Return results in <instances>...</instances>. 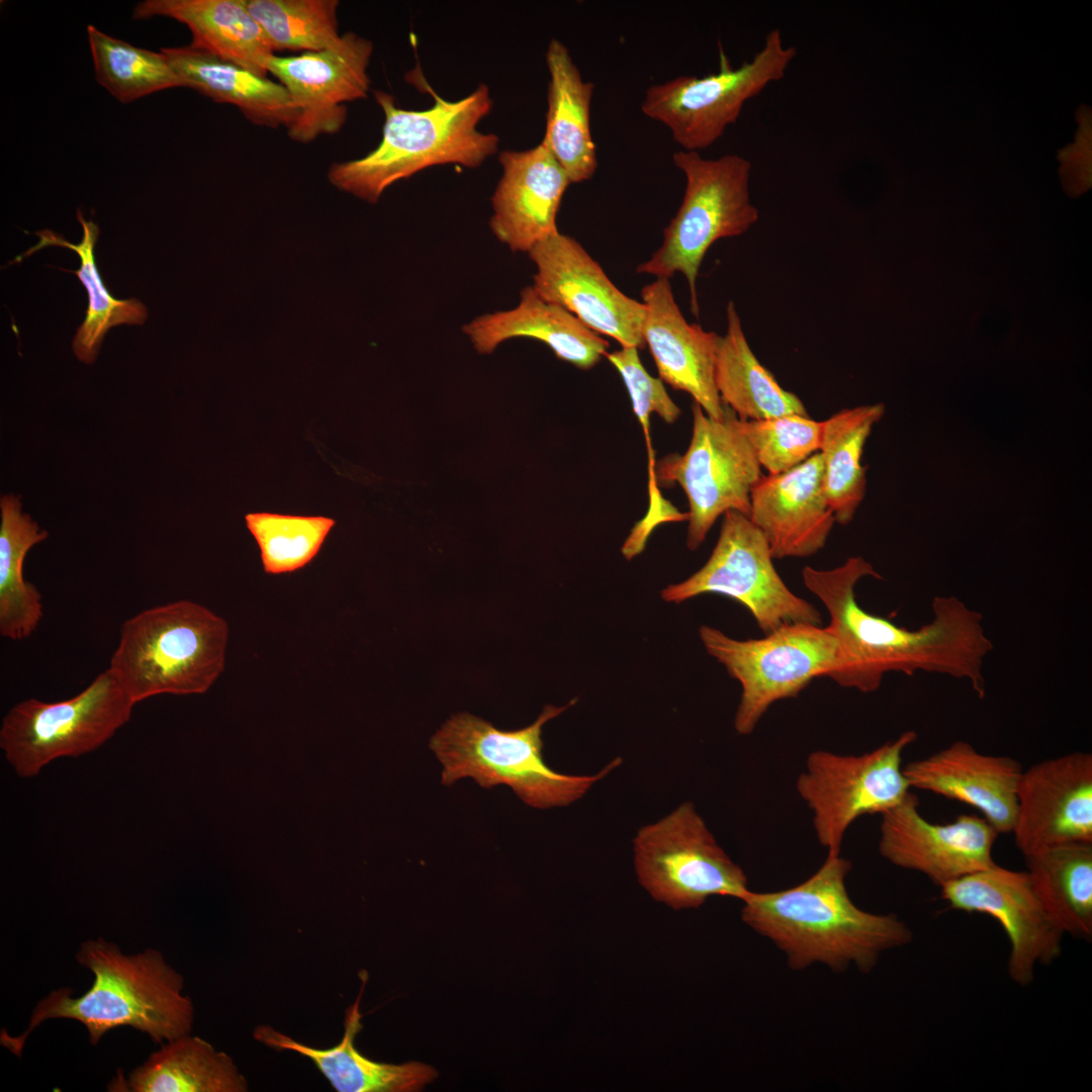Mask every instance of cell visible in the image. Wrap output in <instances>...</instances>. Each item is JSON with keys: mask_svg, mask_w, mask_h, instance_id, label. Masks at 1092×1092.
I'll return each instance as SVG.
<instances>
[{"mask_svg": "<svg viewBox=\"0 0 1092 1092\" xmlns=\"http://www.w3.org/2000/svg\"><path fill=\"white\" fill-rule=\"evenodd\" d=\"M640 884L657 901L679 910L711 896L742 899L747 877L717 843L691 802L682 803L634 838Z\"/></svg>", "mask_w": 1092, "mask_h": 1092, "instance_id": "obj_13", "label": "cell"}, {"mask_svg": "<svg viewBox=\"0 0 1092 1092\" xmlns=\"http://www.w3.org/2000/svg\"><path fill=\"white\" fill-rule=\"evenodd\" d=\"M275 52H316L335 46L338 0H246Z\"/></svg>", "mask_w": 1092, "mask_h": 1092, "instance_id": "obj_36", "label": "cell"}, {"mask_svg": "<svg viewBox=\"0 0 1092 1092\" xmlns=\"http://www.w3.org/2000/svg\"><path fill=\"white\" fill-rule=\"evenodd\" d=\"M1011 832L1024 856L1053 845L1092 842V754L1071 752L1023 770Z\"/></svg>", "mask_w": 1092, "mask_h": 1092, "instance_id": "obj_19", "label": "cell"}, {"mask_svg": "<svg viewBox=\"0 0 1092 1092\" xmlns=\"http://www.w3.org/2000/svg\"><path fill=\"white\" fill-rule=\"evenodd\" d=\"M884 414V404H867L843 408L822 421L818 452L823 463L824 490L839 525L851 522L864 497L863 447Z\"/></svg>", "mask_w": 1092, "mask_h": 1092, "instance_id": "obj_33", "label": "cell"}, {"mask_svg": "<svg viewBox=\"0 0 1092 1092\" xmlns=\"http://www.w3.org/2000/svg\"><path fill=\"white\" fill-rule=\"evenodd\" d=\"M502 178L491 197L489 220L496 239L527 252L557 233L556 216L569 178L541 141L524 151H503Z\"/></svg>", "mask_w": 1092, "mask_h": 1092, "instance_id": "obj_22", "label": "cell"}, {"mask_svg": "<svg viewBox=\"0 0 1092 1092\" xmlns=\"http://www.w3.org/2000/svg\"><path fill=\"white\" fill-rule=\"evenodd\" d=\"M1027 873L1064 934L1092 938V842L1053 845L1024 856Z\"/></svg>", "mask_w": 1092, "mask_h": 1092, "instance_id": "obj_31", "label": "cell"}, {"mask_svg": "<svg viewBox=\"0 0 1092 1092\" xmlns=\"http://www.w3.org/2000/svg\"><path fill=\"white\" fill-rule=\"evenodd\" d=\"M134 705L107 668L70 699L14 705L2 719L0 748L19 778L31 779L57 759L101 747L129 721Z\"/></svg>", "mask_w": 1092, "mask_h": 1092, "instance_id": "obj_9", "label": "cell"}, {"mask_svg": "<svg viewBox=\"0 0 1092 1092\" xmlns=\"http://www.w3.org/2000/svg\"><path fill=\"white\" fill-rule=\"evenodd\" d=\"M749 519L774 559L809 557L821 550L835 523L819 452L780 474L761 475L750 494Z\"/></svg>", "mask_w": 1092, "mask_h": 1092, "instance_id": "obj_20", "label": "cell"}, {"mask_svg": "<svg viewBox=\"0 0 1092 1092\" xmlns=\"http://www.w3.org/2000/svg\"><path fill=\"white\" fill-rule=\"evenodd\" d=\"M0 512V634L20 641L36 630L43 615L40 593L23 577V561L49 533L22 512L13 493L1 496Z\"/></svg>", "mask_w": 1092, "mask_h": 1092, "instance_id": "obj_32", "label": "cell"}, {"mask_svg": "<svg viewBox=\"0 0 1092 1092\" xmlns=\"http://www.w3.org/2000/svg\"><path fill=\"white\" fill-rule=\"evenodd\" d=\"M76 960L94 975L91 988L76 998L68 988L52 991L37 1002L23 1033L12 1037L2 1030L1 1044L17 1057L33 1029L52 1018L81 1022L92 1044L119 1026L146 1032L159 1043L189 1034L193 1005L182 994L184 979L159 950L148 948L126 956L116 944L99 937L84 941Z\"/></svg>", "mask_w": 1092, "mask_h": 1092, "instance_id": "obj_3", "label": "cell"}, {"mask_svg": "<svg viewBox=\"0 0 1092 1092\" xmlns=\"http://www.w3.org/2000/svg\"><path fill=\"white\" fill-rule=\"evenodd\" d=\"M245 521L268 574L290 573L307 565L336 524L334 519L323 516L274 513H250Z\"/></svg>", "mask_w": 1092, "mask_h": 1092, "instance_id": "obj_37", "label": "cell"}, {"mask_svg": "<svg viewBox=\"0 0 1092 1092\" xmlns=\"http://www.w3.org/2000/svg\"><path fill=\"white\" fill-rule=\"evenodd\" d=\"M916 739L909 730L860 755L809 754L796 788L813 813L816 836L827 854L840 853L845 832L858 817L882 815L910 793L902 756Z\"/></svg>", "mask_w": 1092, "mask_h": 1092, "instance_id": "obj_14", "label": "cell"}, {"mask_svg": "<svg viewBox=\"0 0 1092 1092\" xmlns=\"http://www.w3.org/2000/svg\"><path fill=\"white\" fill-rule=\"evenodd\" d=\"M157 16L185 24L190 46L267 77L275 50L246 0H145L132 11L135 20Z\"/></svg>", "mask_w": 1092, "mask_h": 1092, "instance_id": "obj_25", "label": "cell"}, {"mask_svg": "<svg viewBox=\"0 0 1092 1092\" xmlns=\"http://www.w3.org/2000/svg\"><path fill=\"white\" fill-rule=\"evenodd\" d=\"M868 576L882 578L860 556L831 569L802 570L803 583L827 610L828 627L838 642L840 668L832 680L872 693L886 673L925 671L968 680L983 699V665L994 645L985 633L982 614L953 596H937L931 604L932 620L909 630L858 605L855 586Z\"/></svg>", "mask_w": 1092, "mask_h": 1092, "instance_id": "obj_1", "label": "cell"}, {"mask_svg": "<svg viewBox=\"0 0 1092 1092\" xmlns=\"http://www.w3.org/2000/svg\"><path fill=\"white\" fill-rule=\"evenodd\" d=\"M228 641L223 618L180 600L124 621L108 668L134 704L165 694H203L224 669Z\"/></svg>", "mask_w": 1092, "mask_h": 1092, "instance_id": "obj_5", "label": "cell"}, {"mask_svg": "<svg viewBox=\"0 0 1092 1092\" xmlns=\"http://www.w3.org/2000/svg\"><path fill=\"white\" fill-rule=\"evenodd\" d=\"M740 428L768 474L789 471L819 451L822 422L809 416L740 421Z\"/></svg>", "mask_w": 1092, "mask_h": 1092, "instance_id": "obj_38", "label": "cell"}, {"mask_svg": "<svg viewBox=\"0 0 1092 1092\" xmlns=\"http://www.w3.org/2000/svg\"><path fill=\"white\" fill-rule=\"evenodd\" d=\"M704 594L728 597L746 608L764 635L796 624L821 625L819 611L795 595L774 565L766 539L749 517L728 511L707 562L686 580L661 593L679 604Z\"/></svg>", "mask_w": 1092, "mask_h": 1092, "instance_id": "obj_12", "label": "cell"}, {"mask_svg": "<svg viewBox=\"0 0 1092 1092\" xmlns=\"http://www.w3.org/2000/svg\"><path fill=\"white\" fill-rule=\"evenodd\" d=\"M117 1092H246L248 1081L233 1059L189 1034L168 1041L125 1079L118 1071L108 1084Z\"/></svg>", "mask_w": 1092, "mask_h": 1092, "instance_id": "obj_29", "label": "cell"}, {"mask_svg": "<svg viewBox=\"0 0 1092 1092\" xmlns=\"http://www.w3.org/2000/svg\"><path fill=\"white\" fill-rule=\"evenodd\" d=\"M879 851L896 867L919 872L942 887L996 864L993 847L999 832L978 815L963 814L946 824L931 823L911 792L885 812Z\"/></svg>", "mask_w": 1092, "mask_h": 1092, "instance_id": "obj_18", "label": "cell"}, {"mask_svg": "<svg viewBox=\"0 0 1092 1092\" xmlns=\"http://www.w3.org/2000/svg\"><path fill=\"white\" fill-rule=\"evenodd\" d=\"M673 164L686 178L685 194L663 231L661 246L636 271L669 279L681 273L689 284L691 307L699 316L697 278L711 246L720 239L746 233L759 218L750 200L751 163L737 154L704 158L679 150Z\"/></svg>", "mask_w": 1092, "mask_h": 1092, "instance_id": "obj_7", "label": "cell"}, {"mask_svg": "<svg viewBox=\"0 0 1092 1092\" xmlns=\"http://www.w3.org/2000/svg\"><path fill=\"white\" fill-rule=\"evenodd\" d=\"M528 255L536 265L532 286L540 297L622 347H645L644 303L624 294L575 239L557 232Z\"/></svg>", "mask_w": 1092, "mask_h": 1092, "instance_id": "obj_16", "label": "cell"}, {"mask_svg": "<svg viewBox=\"0 0 1092 1092\" xmlns=\"http://www.w3.org/2000/svg\"><path fill=\"white\" fill-rule=\"evenodd\" d=\"M605 357L615 366L626 385L633 412L643 429L651 457L650 415L655 413L663 421L671 424L679 417L680 410L668 395L662 380L651 376L645 370L637 348L622 347L620 350L607 352Z\"/></svg>", "mask_w": 1092, "mask_h": 1092, "instance_id": "obj_39", "label": "cell"}, {"mask_svg": "<svg viewBox=\"0 0 1092 1092\" xmlns=\"http://www.w3.org/2000/svg\"><path fill=\"white\" fill-rule=\"evenodd\" d=\"M372 53L369 39L347 32L326 50L270 58L268 73L285 87L297 111L286 129L292 141L307 144L341 130L347 119L344 103L367 96Z\"/></svg>", "mask_w": 1092, "mask_h": 1092, "instance_id": "obj_17", "label": "cell"}, {"mask_svg": "<svg viewBox=\"0 0 1092 1092\" xmlns=\"http://www.w3.org/2000/svg\"><path fill=\"white\" fill-rule=\"evenodd\" d=\"M949 908L994 918L1010 950L1007 971L1020 986L1033 982L1035 968L1055 962L1065 935L1039 899L1028 873L997 864L940 887Z\"/></svg>", "mask_w": 1092, "mask_h": 1092, "instance_id": "obj_15", "label": "cell"}, {"mask_svg": "<svg viewBox=\"0 0 1092 1092\" xmlns=\"http://www.w3.org/2000/svg\"><path fill=\"white\" fill-rule=\"evenodd\" d=\"M546 705L531 725L504 731L469 713H458L432 736L429 746L443 765L442 784L471 778L481 788L507 785L527 805L547 809L581 798L621 763L617 758L593 776H571L550 768L543 759L542 728L574 705Z\"/></svg>", "mask_w": 1092, "mask_h": 1092, "instance_id": "obj_6", "label": "cell"}, {"mask_svg": "<svg viewBox=\"0 0 1092 1092\" xmlns=\"http://www.w3.org/2000/svg\"><path fill=\"white\" fill-rule=\"evenodd\" d=\"M851 863L827 854L803 883L778 892L748 891L742 920L785 952L789 966L803 970L821 963L833 971L850 965L869 973L886 950L910 943L912 932L893 914H876L849 898L845 880Z\"/></svg>", "mask_w": 1092, "mask_h": 1092, "instance_id": "obj_2", "label": "cell"}, {"mask_svg": "<svg viewBox=\"0 0 1092 1092\" xmlns=\"http://www.w3.org/2000/svg\"><path fill=\"white\" fill-rule=\"evenodd\" d=\"M1022 771L1018 760L981 753L961 740L903 766L910 788L976 808L999 834L1013 829Z\"/></svg>", "mask_w": 1092, "mask_h": 1092, "instance_id": "obj_23", "label": "cell"}, {"mask_svg": "<svg viewBox=\"0 0 1092 1092\" xmlns=\"http://www.w3.org/2000/svg\"><path fill=\"white\" fill-rule=\"evenodd\" d=\"M693 433L685 454H669L655 464V481L677 483L688 502L687 546L697 550L717 519L728 511L747 517L750 494L761 477L760 464L740 428V421L725 405L722 419L708 417L694 402Z\"/></svg>", "mask_w": 1092, "mask_h": 1092, "instance_id": "obj_11", "label": "cell"}, {"mask_svg": "<svg viewBox=\"0 0 1092 1092\" xmlns=\"http://www.w3.org/2000/svg\"><path fill=\"white\" fill-rule=\"evenodd\" d=\"M362 991L346 1010L341 1041L321 1050L300 1043L274 1028L262 1025L255 1029L258 1041L269 1048L295 1052L314 1063L320 1072L339 1092H415L437 1078V1071L419 1062L379 1063L359 1053L354 1044L362 1028L359 1009Z\"/></svg>", "mask_w": 1092, "mask_h": 1092, "instance_id": "obj_26", "label": "cell"}, {"mask_svg": "<svg viewBox=\"0 0 1092 1092\" xmlns=\"http://www.w3.org/2000/svg\"><path fill=\"white\" fill-rule=\"evenodd\" d=\"M479 354H490L503 342L531 338L543 342L557 358L579 369L593 368L609 342L560 305L544 300L533 286L520 293L518 305L477 316L462 327Z\"/></svg>", "mask_w": 1092, "mask_h": 1092, "instance_id": "obj_24", "label": "cell"}, {"mask_svg": "<svg viewBox=\"0 0 1092 1092\" xmlns=\"http://www.w3.org/2000/svg\"><path fill=\"white\" fill-rule=\"evenodd\" d=\"M97 82L114 98L129 103L149 94L181 87L168 58L87 26Z\"/></svg>", "mask_w": 1092, "mask_h": 1092, "instance_id": "obj_35", "label": "cell"}, {"mask_svg": "<svg viewBox=\"0 0 1092 1092\" xmlns=\"http://www.w3.org/2000/svg\"><path fill=\"white\" fill-rule=\"evenodd\" d=\"M161 52L168 58L181 87L238 107L256 125L287 129L296 118L290 95L279 82L190 44L162 48Z\"/></svg>", "mask_w": 1092, "mask_h": 1092, "instance_id": "obj_27", "label": "cell"}, {"mask_svg": "<svg viewBox=\"0 0 1092 1092\" xmlns=\"http://www.w3.org/2000/svg\"><path fill=\"white\" fill-rule=\"evenodd\" d=\"M425 87L435 102L423 111L401 109L389 93L373 92L384 113L382 139L368 155L333 164L328 178L334 186L375 203L391 184L423 169L443 164L477 168L496 152L497 135L477 129L492 109L486 85L457 101Z\"/></svg>", "mask_w": 1092, "mask_h": 1092, "instance_id": "obj_4", "label": "cell"}, {"mask_svg": "<svg viewBox=\"0 0 1092 1092\" xmlns=\"http://www.w3.org/2000/svg\"><path fill=\"white\" fill-rule=\"evenodd\" d=\"M641 296L646 307L643 337L660 379L688 392L708 417L722 419L725 405L715 384L721 336L686 321L667 278L644 286Z\"/></svg>", "mask_w": 1092, "mask_h": 1092, "instance_id": "obj_21", "label": "cell"}, {"mask_svg": "<svg viewBox=\"0 0 1092 1092\" xmlns=\"http://www.w3.org/2000/svg\"><path fill=\"white\" fill-rule=\"evenodd\" d=\"M726 317L727 330L720 337L715 360V384L722 403L740 421L809 416L802 400L784 389L752 352L733 301L726 306Z\"/></svg>", "mask_w": 1092, "mask_h": 1092, "instance_id": "obj_30", "label": "cell"}, {"mask_svg": "<svg viewBox=\"0 0 1092 1092\" xmlns=\"http://www.w3.org/2000/svg\"><path fill=\"white\" fill-rule=\"evenodd\" d=\"M797 50L786 46L779 28L748 62L733 68L720 49L718 73L677 76L650 86L643 114L665 125L682 151L699 152L715 144L739 118L744 104L767 85L784 78Z\"/></svg>", "mask_w": 1092, "mask_h": 1092, "instance_id": "obj_10", "label": "cell"}, {"mask_svg": "<svg viewBox=\"0 0 1092 1092\" xmlns=\"http://www.w3.org/2000/svg\"><path fill=\"white\" fill-rule=\"evenodd\" d=\"M699 635L741 686L734 727L742 735L755 729L772 704L797 697L816 677L832 679L840 668L838 642L828 626L788 625L759 639L738 640L703 625Z\"/></svg>", "mask_w": 1092, "mask_h": 1092, "instance_id": "obj_8", "label": "cell"}, {"mask_svg": "<svg viewBox=\"0 0 1092 1092\" xmlns=\"http://www.w3.org/2000/svg\"><path fill=\"white\" fill-rule=\"evenodd\" d=\"M77 218L83 228L81 243L77 245L69 243L50 230L39 231L35 233L40 239L38 244L21 257L18 256L14 262H19L34 252L51 246L64 247L76 252L81 265L78 270L70 272L76 274L85 286L88 293V308L86 317L73 340V350L80 361L93 363L103 338L110 328L122 324L142 325L147 318L148 310L135 298L117 299L109 293L99 274L94 256L99 228L92 220H86L79 209Z\"/></svg>", "mask_w": 1092, "mask_h": 1092, "instance_id": "obj_34", "label": "cell"}, {"mask_svg": "<svg viewBox=\"0 0 1092 1092\" xmlns=\"http://www.w3.org/2000/svg\"><path fill=\"white\" fill-rule=\"evenodd\" d=\"M549 72L546 128L542 142L570 183L589 180L598 158L590 128L595 85L584 81L565 44L552 38L546 51Z\"/></svg>", "mask_w": 1092, "mask_h": 1092, "instance_id": "obj_28", "label": "cell"}]
</instances>
